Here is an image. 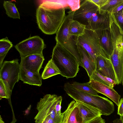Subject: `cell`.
<instances>
[{
	"mask_svg": "<svg viewBox=\"0 0 123 123\" xmlns=\"http://www.w3.org/2000/svg\"><path fill=\"white\" fill-rule=\"evenodd\" d=\"M45 60L43 55L34 54L21 58L20 67L32 72L39 73Z\"/></svg>",
	"mask_w": 123,
	"mask_h": 123,
	"instance_id": "11",
	"label": "cell"
},
{
	"mask_svg": "<svg viewBox=\"0 0 123 123\" xmlns=\"http://www.w3.org/2000/svg\"><path fill=\"white\" fill-rule=\"evenodd\" d=\"M60 74L58 69L51 59L45 66L41 76L42 79H45Z\"/></svg>",
	"mask_w": 123,
	"mask_h": 123,
	"instance_id": "21",
	"label": "cell"
},
{
	"mask_svg": "<svg viewBox=\"0 0 123 123\" xmlns=\"http://www.w3.org/2000/svg\"><path fill=\"white\" fill-rule=\"evenodd\" d=\"M64 89L67 94L76 101L84 103L98 109L102 115H109L114 111L113 104L107 98L80 91L68 82L64 84Z\"/></svg>",
	"mask_w": 123,
	"mask_h": 123,
	"instance_id": "2",
	"label": "cell"
},
{
	"mask_svg": "<svg viewBox=\"0 0 123 123\" xmlns=\"http://www.w3.org/2000/svg\"><path fill=\"white\" fill-rule=\"evenodd\" d=\"M19 76L20 80L24 83L39 86L42 84V79L39 73H33L20 67Z\"/></svg>",
	"mask_w": 123,
	"mask_h": 123,
	"instance_id": "17",
	"label": "cell"
},
{
	"mask_svg": "<svg viewBox=\"0 0 123 123\" xmlns=\"http://www.w3.org/2000/svg\"><path fill=\"white\" fill-rule=\"evenodd\" d=\"M68 13L56 33L55 40L57 43L74 55L78 60L80 66L83 68L74 36L70 35L69 33L70 24L73 19V12L70 10Z\"/></svg>",
	"mask_w": 123,
	"mask_h": 123,
	"instance_id": "4",
	"label": "cell"
},
{
	"mask_svg": "<svg viewBox=\"0 0 123 123\" xmlns=\"http://www.w3.org/2000/svg\"></svg>",
	"mask_w": 123,
	"mask_h": 123,
	"instance_id": "38",
	"label": "cell"
},
{
	"mask_svg": "<svg viewBox=\"0 0 123 123\" xmlns=\"http://www.w3.org/2000/svg\"><path fill=\"white\" fill-rule=\"evenodd\" d=\"M89 82L90 85L94 90L110 98L118 107L121 96L113 88L93 80H90Z\"/></svg>",
	"mask_w": 123,
	"mask_h": 123,
	"instance_id": "12",
	"label": "cell"
},
{
	"mask_svg": "<svg viewBox=\"0 0 123 123\" xmlns=\"http://www.w3.org/2000/svg\"><path fill=\"white\" fill-rule=\"evenodd\" d=\"M110 13L99 9L88 22L86 28L94 31L110 27Z\"/></svg>",
	"mask_w": 123,
	"mask_h": 123,
	"instance_id": "10",
	"label": "cell"
},
{
	"mask_svg": "<svg viewBox=\"0 0 123 123\" xmlns=\"http://www.w3.org/2000/svg\"><path fill=\"white\" fill-rule=\"evenodd\" d=\"M5 98L8 100V98L4 84L2 80L0 79V100Z\"/></svg>",
	"mask_w": 123,
	"mask_h": 123,
	"instance_id": "29",
	"label": "cell"
},
{
	"mask_svg": "<svg viewBox=\"0 0 123 123\" xmlns=\"http://www.w3.org/2000/svg\"><path fill=\"white\" fill-rule=\"evenodd\" d=\"M17 59L5 61L0 68V79L3 82L7 91L10 104L12 105L11 97L14 85L20 80V64Z\"/></svg>",
	"mask_w": 123,
	"mask_h": 123,
	"instance_id": "6",
	"label": "cell"
},
{
	"mask_svg": "<svg viewBox=\"0 0 123 123\" xmlns=\"http://www.w3.org/2000/svg\"><path fill=\"white\" fill-rule=\"evenodd\" d=\"M110 59L114 68L118 84H121L123 79V50L114 49Z\"/></svg>",
	"mask_w": 123,
	"mask_h": 123,
	"instance_id": "16",
	"label": "cell"
},
{
	"mask_svg": "<svg viewBox=\"0 0 123 123\" xmlns=\"http://www.w3.org/2000/svg\"><path fill=\"white\" fill-rule=\"evenodd\" d=\"M86 123H105V121L101 116L97 117Z\"/></svg>",
	"mask_w": 123,
	"mask_h": 123,
	"instance_id": "32",
	"label": "cell"
},
{
	"mask_svg": "<svg viewBox=\"0 0 123 123\" xmlns=\"http://www.w3.org/2000/svg\"><path fill=\"white\" fill-rule=\"evenodd\" d=\"M0 123H5L3 120L0 115Z\"/></svg>",
	"mask_w": 123,
	"mask_h": 123,
	"instance_id": "35",
	"label": "cell"
},
{
	"mask_svg": "<svg viewBox=\"0 0 123 123\" xmlns=\"http://www.w3.org/2000/svg\"><path fill=\"white\" fill-rule=\"evenodd\" d=\"M117 113L120 116H122L123 115V98H121L120 101Z\"/></svg>",
	"mask_w": 123,
	"mask_h": 123,
	"instance_id": "31",
	"label": "cell"
},
{
	"mask_svg": "<svg viewBox=\"0 0 123 123\" xmlns=\"http://www.w3.org/2000/svg\"><path fill=\"white\" fill-rule=\"evenodd\" d=\"M89 83V81L82 83L75 81L71 84L75 88L80 91L94 95H98L97 92L90 86Z\"/></svg>",
	"mask_w": 123,
	"mask_h": 123,
	"instance_id": "25",
	"label": "cell"
},
{
	"mask_svg": "<svg viewBox=\"0 0 123 123\" xmlns=\"http://www.w3.org/2000/svg\"><path fill=\"white\" fill-rule=\"evenodd\" d=\"M113 122V123H123L122 119L120 117L119 119L117 118L114 120Z\"/></svg>",
	"mask_w": 123,
	"mask_h": 123,
	"instance_id": "34",
	"label": "cell"
},
{
	"mask_svg": "<svg viewBox=\"0 0 123 123\" xmlns=\"http://www.w3.org/2000/svg\"><path fill=\"white\" fill-rule=\"evenodd\" d=\"M65 8H56L51 0L43 1L36 10L37 23L39 29L45 34L56 33L66 16Z\"/></svg>",
	"mask_w": 123,
	"mask_h": 123,
	"instance_id": "1",
	"label": "cell"
},
{
	"mask_svg": "<svg viewBox=\"0 0 123 123\" xmlns=\"http://www.w3.org/2000/svg\"><path fill=\"white\" fill-rule=\"evenodd\" d=\"M82 119V123H86L102 115L98 109L84 103L76 101Z\"/></svg>",
	"mask_w": 123,
	"mask_h": 123,
	"instance_id": "15",
	"label": "cell"
},
{
	"mask_svg": "<svg viewBox=\"0 0 123 123\" xmlns=\"http://www.w3.org/2000/svg\"><path fill=\"white\" fill-rule=\"evenodd\" d=\"M13 44L7 37L0 40V67L2 66L4 60Z\"/></svg>",
	"mask_w": 123,
	"mask_h": 123,
	"instance_id": "22",
	"label": "cell"
},
{
	"mask_svg": "<svg viewBox=\"0 0 123 123\" xmlns=\"http://www.w3.org/2000/svg\"><path fill=\"white\" fill-rule=\"evenodd\" d=\"M120 117L122 118L123 121V116H120Z\"/></svg>",
	"mask_w": 123,
	"mask_h": 123,
	"instance_id": "36",
	"label": "cell"
},
{
	"mask_svg": "<svg viewBox=\"0 0 123 123\" xmlns=\"http://www.w3.org/2000/svg\"><path fill=\"white\" fill-rule=\"evenodd\" d=\"M57 98L48 102L44 105L43 108L42 113L45 117L51 118L55 123H61L62 118L58 116L56 110L55 105Z\"/></svg>",
	"mask_w": 123,
	"mask_h": 123,
	"instance_id": "19",
	"label": "cell"
},
{
	"mask_svg": "<svg viewBox=\"0 0 123 123\" xmlns=\"http://www.w3.org/2000/svg\"><path fill=\"white\" fill-rule=\"evenodd\" d=\"M123 1V0H108L106 4L100 9L111 13L116 6Z\"/></svg>",
	"mask_w": 123,
	"mask_h": 123,
	"instance_id": "27",
	"label": "cell"
},
{
	"mask_svg": "<svg viewBox=\"0 0 123 123\" xmlns=\"http://www.w3.org/2000/svg\"><path fill=\"white\" fill-rule=\"evenodd\" d=\"M123 8V1L117 5L112 10L111 13L117 12Z\"/></svg>",
	"mask_w": 123,
	"mask_h": 123,
	"instance_id": "33",
	"label": "cell"
},
{
	"mask_svg": "<svg viewBox=\"0 0 123 123\" xmlns=\"http://www.w3.org/2000/svg\"><path fill=\"white\" fill-rule=\"evenodd\" d=\"M122 116H123V115Z\"/></svg>",
	"mask_w": 123,
	"mask_h": 123,
	"instance_id": "39",
	"label": "cell"
},
{
	"mask_svg": "<svg viewBox=\"0 0 123 123\" xmlns=\"http://www.w3.org/2000/svg\"><path fill=\"white\" fill-rule=\"evenodd\" d=\"M108 0H90L97 6L100 9L105 5Z\"/></svg>",
	"mask_w": 123,
	"mask_h": 123,
	"instance_id": "30",
	"label": "cell"
},
{
	"mask_svg": "<svg viewBox=\"0 0 123 123\" xmlns=\"http://www.w3.org/2000/svg\"><path fill=\"white\" fill-rule=\"evenodd\" d=\"M51 59L60 74L67 79L75 77L79 70V63L76 58L57 43L53 48Z\"/></svg>",
	"mask_w": 123,
	"mask_h": 123,
	"instance_id": "3",
	"label": "cell"
},
{
	"mask_svg": "<svg viewBox=\"0 0 123 123\" xmlns=\"http://www.w3.org/2000/svg\"><path fill=\"white\" fill-rule=\"evenodd\" d=\"M122 85L123 86V79L122 81Z\"/></svg>",
	"mask_w": 123,
	"mask_h": 123,
	"instance_id": "37",
	"label": "cell"
},
{
	"mask_svg": "<svg viewBox=\"0 0 123 123\" xmlns=\"http://www.w3.org/2000/svg\"><path fill=\"white\" fill-rule=\"evenodd\" d=\"M79 53L84 68L89 78L95 70V63L93 61L90 55L81 46L76 43Z\"/></svg>",
	"mask_w": 123,
	"mask_h": 123,
	"instance_id": "18",
	"label": "cell"
},
{
	"mask_svg": "<svg viewBox=\"0 0 123 123\" xmlns=\"http://www.w3.org/2000/svg\"><path fill=\"white\" fill-rule=\"evenodd\" d=\"M62 123H82V119L79 110L73 100L69 104L66 109L62 113Z\"/></svg>",
	"mask_w": 123,
	"mask_h": 123,
	"instance_id": "13",
	"label": "cell"
},
{
	"mask_svg": "<svg viewBox=\"0 0 123 123\" xmlns=\"http://www.w3.org/2000/svg\"><path fill=\"white\" fill-rule=\"evenodd\" d=\"M95 70L102 75L114 81L118 85L116 74L110 59L101 56H97L95 62Z\"/></svg>",
	"mask_w": 123,
	"mask_h": 123,
	"instance_id": "9",
	"label": "cell"
},
{
	"mask_svg": "<svg viewBox=\"0 0 123 123\" xmlns=\"http://www.w3.org/2000/svg\"><path fill=\"white\" fill-rule=\"evenodd\" d=\"M100 41L101 46L109 59L113 51V47L110 27L95 31Z\"/></svg>",
	"mask_w": 123,
	"mask_h": 123,
	"instance_id": "14",
	"label": "cell"
},
{
	"mask_svg": "<svg viewBox=\"0 0 123 123\" xmlns=\"http://www.w3.org/2000/svg\"><path fill=\"white\" fill-rule=\"evenodd\" d=\"M80 8L73 12V20H76L85 25L86 28L88 22L98 10V7L90 0H83Z\"/></svg>",
	"mask_w": 123,
	"mask_h": 123,
	"instance_id": "8",
	"label": "cell"
},
{
	"mask_svg": "<svg viewBox=\"0 0 123 123\" xmlns=\"http://www.w3.org/2000/svg\"><path fill=\"white\" fill-rule=\"evenodd\" d=\"M74 38L76 43L83 47L95 63L96 58L98 56L101 55L109 59L103 49L95 31L86 28L83 35L74 36Z\"/></svg>",
	"mask_w": 123,
	"mask_h": 123,
	"instance_id": "5",
	"label": "cell"
},
{
	"mask_svg": "<svg viewBox=\"0 0 123 123\" xmlns=\"http://www.w3.org/2000/svg\"><path fill=\"white\" fill-rule=\"evenodd\" d=\"M86 27L85 25L73 19L71 21L69 27V34L73 36H81L84 34Z\"/></svg>",
	"mask_w": 123,
	"mask_h": 123,
	"instance_id": "20",
	"label": "cell"
},
{
	"mask_svg": "<svg viewBox=\"0 0 123 123\" xmlns=\"http://www.w3.org/2000/svg\"><path fill=\"white\" fill-rule=\"evenodd\" d=\"M111 17L123 35V8L119 12L110 13Z\"/></svg>",
	"mask_w": 123,
	"mask_h": 123,
	"instance_id": "26",
	"label": "cell"
},
{
	"mask_svg": "<svg viewBox=\"0 0 123 123\" xmlns=\"http://www.w3.org/2000/svg\"><path fill=\"white\" fill-rule=\"evenodd\" d=\"M80 0H67V4L71 10L72 12H74L80 8Z\"/></svg>",
	"mask_w": 123,
	"mask_h": 123,
	"instance_id": "28",
	"label": "cell"
},
{
	"mask_svg": "<svg viewBox=\"0 0 123 123\" xmlns=\"http://www.w3.org/2000/svg\"><path fill=\"white\" fill-rule=\"evenodd\" d=\"M92 79L103 83L108 86L113 88L117 84L111 78L103 76L95 70L93 73L90 80Z\"/></svg>",
	"mask_w": 123,
	"mask_h": 123,
	"instance_id": "24",
	"label": "cell"
},
{
	"mask_svg": "<svg viewBox=\"0 0 123 123\" xmlns=\"http://www.w3.org/2000/svg\"><path fill=\"white\" fill-rule=\"evenodd\" d=\"M46 47L43 40L36 36L30 37L15 46L21 58L34 54L43 55V51Z\"/></svg>",
	"mask_w": 123,
	"mask_h": 123,
	"instance_id": "7",
	"label": "cell"
},
{
	"mask_svg": "<svg viewBox=\"0 0 123 123\" xmlns=\"http://www.w3.org/2000/svg\"><path fill=\"white\" fill-rule=\"evenodd\" d=\"M3 6L8 16L13 19H20V15L15 3L10 1H4Z\"/></svg>",
	"mask_w": 123,
	"mask_h": 123,
	"instance_id": "23",
	"label": "cell"
}]
</instances>
